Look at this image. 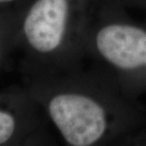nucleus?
Wrapping results in <instances>:
<instances>
[{
  "mask_svg": "<svg viewBox=\"0 0 146 146\" xmlns=\"http://www.w3.org/2000/svg\"><path fill=\"white\" fill-rule=\"evenodd\" d=\"M15 122L13 117L7 112L0 111V144L10 139L13 134Z\"/></svg>",
  "mask_w": 146,
  "mask_h": 146,
  "instance_id": "20e7f679",
  "label": "nucleus"
},
{
  "mask_svg": "<svg viewBox=\"0 0 146 146\" xmlns=\"http://www.w3.org/2000/svg\"><path fill=\"white\" fill-rule=\"evenodd\" d=\"M13 1V0H0V3H4V2H10Z\"/></svg>",
  "mask_w": 146,
  "mask_h": 146,
  "instance_id": "423d86ee",
  "label": "nucleus"
},
{
  "mask_svg": "<svg viewBox=\"0 0 146 146\" xmlns=\"http://www.w3.org/2000/svg\"><path fill=\"white\" fill-rule=\"evenodd\" d=\"M46 109L64 139L73 146L125 144L146 131L144 107L97 68L73 87L52 93Z\"/></svg>",
  "mask_w": 146,
  "mask_h": 146,
  "instance_id": "f257e3e1",
  "label": "nucleus"
},
{
  "mask_svg": "<svg viewBox=\"0 0 146 146\" xmlns=\"http://www.w3.org/2000/svg\"><path fill=\"white\" fill-rule=\"evenodd\" d=\"M98 0H36L24 22L29 45L41 55H54L69 40L84 50Z\"/></svg>",
  "mask_w": 146,
  "mask_h": 146,
  "instance_id": "7ed1b4c3",
  "label": "nucleus"
},
{
  "mask_svg": "<svg viewBox=\"0 0 146 146\" xmlns=\"http://www.w3.org/2000/svg\"><path fill=\"white\" fill-rule=\"evenodd\" d=\"M124 145H146V131L141 132L128 139Z\"/></svg>",
  "mask_w": 146,
  "mask_h": 146,
  "instance_id": "39448f33",
  "label": "nucleus"
},
{
  "mask_svg": "<svg viewBox=\"0 0 146 146\" xmlns=\"http://www.w3.org/2000/svg\"><path fill=\"white\" fill-rule=\"evenodd\" d=\"M84 51L126 97L139 101L146 94V26L131 19L122 5L98 0Z\"/></svg>",
  "mask_w": 146,
  "mask_h": 146,
  "instance_id": "f03ea898",
  "label": "nucleus"
}]
</instances>
